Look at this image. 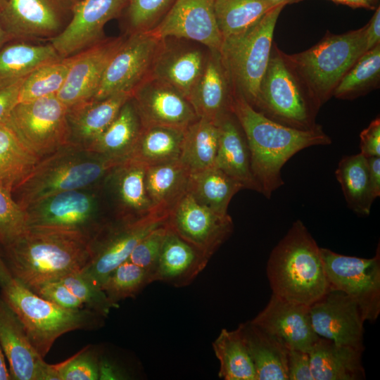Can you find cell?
I'll return each mask as SVG.
<instances>
[{
  "mask_svg": "<svg viewBox=\"0 0 380 380\" xmlns=\"http://www.w3.org/2000/svg\"><path fill=\"white\" fill-rule=\"evenodd\" d=\"M238 327L251 356L257 380H288L289 349L251 320Z\"/></svg>",
  "mask_w": 380,
  "mask_h": 380,
  "instance_id": "f546056e",
  "label": "cell"
},
{
  "mask_svg": "<svg viewBox=\"0 0 380 380\" xmlns=\"http://www.w3.org/2000/svg\"><path fill=\"white\" fill-rule=\"evenodd\" d=\"M367 51L365 25L344 34H328L316 45L298 53L282 54L319 108L340 80Z\"/></svg>",
  "mask_w": 380,
  "mask_h": 380,
  "instance_id": "5b68a950",
  "label": "cell"
},
{
  "mask_svg": "<svg viewBox=\"0 0 380 380\" xmlns=\"http://www.w3.org/2000/svg\"><path fill=\"white\" fill-rule=\"evenodd\" d=\"M0 380H11L9 369L6 363V357L0 345Z\"/></svg>",
  "mask_w": 380,
  "mask_h": 380,
  "instance_id": "91938a15",
  "label": "cell"
},
{
  "mask_svg": "<svg viewBox=\"0 0 380 380\" xmlns=\"http://www.w3.org/2000/svg\"><path fill=\"white\" fill-rule=\"evenodd\" d=\"M210 259L168 225L152 274V282L161 281L179 288L189 286L205 269Z\"/></svg>",
  "mask_w": 380,
  "mask_h": 380,
  "instance_id": "d4e9b609",
  "label": "cell"
},
{
  "mask_svg": "<svg viewBox=\"0 0 380 380\" xmlns=\"http://www.w3.org/2000/svg\"><path fill=\"white\" fill-rule=\"evenodd\" d=\"M267 1L269 3H270L273 6H276L280 4L286 5L289 4L296 3L302 0H267Z\"/></svg>",
  "mask_w": 380,
  "mask_h": 380,
  "instance_id": "6125c7cd",
  "label": "cell"
},
{
  "mask_svg": "<svg viewBox=\"0 0 380 380\" xmlns=\"http://www.w3.org/2000/svg\"><path fill=\"white\" fill-rule=\"evenodd\" d=\"M362 351L319 337L308 352L313 379H364Z\"/></svg>",
  "mask_w": 380,
  "mask_h": 380,
  "instance_id": "f1b7e54d",
  "label": "cell"
},
{
  "mask_svg": "<svg viewBox=\"0 0 380 380\" xmlns=\"http://www.w3.org/2000/svg\"><path fill=\"white\" fill-rule=\"evenodd\" d=\"M336 4H346V0H330Z\"/></svg>",
  "mask_w": 380,
  "mask_h": 380,
  "instance_id": "be15d7a7",
  "label": "cell"
},
{
  "mask_svg": "<svg viewBox=\"0 0 380 380\" xmlns=\"http://www.w3.org/2000/svg\"><path fill=\"white\" fill-rule=\"evenodd\" d=\"M24 210L27 228L77 234L90 241L113 219L102 184L56 193Z\"/></svg>",
  "mask_w": 380,
  "mask_h": 380,
  "instance_id": "52a82bcc",
  "label": "cell"
},
{
  "mask_svg": "<svg viewBox=\"0 0 380 380\" xmlns=\"http://www.w3.org/2000/svg\"><path fill=\"white\" fill-rule=\"evenodd\" d=\"M146 167L127 158L115 165L104 179L102 188L113 219L135 220L158 212L147 194Z\"/></svg>",
  "mask_w": 380,
  "mask_h": 380,
  "instance_id": "d6986e66",
  "label": "cell"
},
{
  "mask_svg": "<svg viewBox=\"0 0 380 380\" xmlns=\"http://www.w3.org/2000/svg\"><path fill=\"white\" fill-rule=\"evenodd\" d=\"M253 108L290 127L309 130L319 125L315 119L319 108L275 44Z\"/></svg>",
  "mask_w": 380,
  "mask_h": 380,
  "instance_id": "9c48e42d",
  "label": "cell"
},
{
  "mask_svg": "<svg viewBox=\"0 0 380 380\" xmlns=\"http://www.w3.org/2000/svg\"><path fill=\"white\" fill-rule=\"evenodd\" d=\"M231 110L245 134L253 177L267 198L284 184L281 169L291 157L306 148L331 143L319 125L309 130L284 125L256 110L235 92Z\"/></svg>",
  "mask_w": 380,
  "mask_h": 380,
  "instance_id": "6da1fadb",
  "label": "cell"
},
{
  "mask_svg": "<svg viewBox=\"0 0 380 380\" xmlns=\"http://www.w3.org/2000/svg\"><path fill=\"white\" fill-rule=\"evenodd\" d=\"M39 160L6 121L0 123V187L12 194Z\"/></svg>",
  "mask_w": 380,
  "mask_h": 380,
  "instance_id": "e575fe53",
  "label": "cell"
},
{
  "mask_svg": "<svg viewBox=\"0 0 380 380\" xmlns=\"http://www.w3.org/2000/svg\"><path fill=\"white\" fill-rule=\"evenodd\" d=\"M142 128L140 118L130 98L110 125L87 149L120 163L129 158Z\"/></svg>",
  "mask_w": 380,
  "mask_h": 380,
  "instance_id": "4dcf8cb0",
  "label": "cell"
},
{
  "mask_svg": "<svg viewBox=\"0 0 380 380\" xmlns=\"http://www.w3.org/2000/svg\"><path fill=\"white\" fill-rule=\"evenodd\" d=\"M13 279V276L0 251V287L6 284Z\"/></svg>",
  "mask_w": 380,
  "mask_h": 380,
  "instance_id": "680465c9",
  "label": "cell"
},
{
  "mask_svg": "<svg viewBox=\"0 0 380 380\" xmlns=\"http://www.w3.org/2000/svg\"><path fill=\"white\" fill-rule=\"evenodd\" d=\"M67 111L53 95L18 103L6 122L41 160L70 144Z\"/></svg>",
  "mask_w": 380,
  "mask_h": 380,
  "instance_id": "30bf717a",
  "label": "cell"
},
{
  "mask_svg": "<svg viewBox=\"0 0 380 380\" xmlns=\"http://www.w3.org/2000/svg\"><path fill=\"white\" fill-rule=\"evenodd\" d=\"M127 379H128L127 374L120 366L101 354L99 363V379L122 380Z\"/></svg>",
  "mask_w": 380,
  "mask_h": 380,
  "instance_id": "db71d44e",
  "label": "cell"
},
{
  "mask_svg": "<svg viewBox=\"0 0 380 380\" xmlns=\"http://www.w3.org/2000/svg\"><path fill=\"white\" fill-rule=\"evenodd\" d=\"M90 241L62 232L27 228L4 246L13 276L32 291L82 270L91 258Z\"/></svg>",
  "mask_w": 380,
  "mask_h": 380,
  "instance_id": "7a4b0ae2",
  "label": "cell"
},
{
  "mask_svg": "<svg viewBox=\"0 0 380 380\" xmlns=\"http://www.w3.org/2000/svg\"><path fill=\"white\" fill-rule=\"evenodd\" d=\"M162 39L150 31L127 34L108 62L93 99L134 90L149 75Z\"/></svg>",
  "mask_w": 380,
  "mask_h": 380,
  "instance_id": "5bb4252c",
  "label": "cell"
},
{
  "mask_svg": "<svg viewBox=\"0 0 380 380\" xmlns=\"http://www.w3.org/2000/svg\"><path fill=\"white\" fill-rule=\"evenodd\" d=\"M233 90L220 51L208 50L204 70L189 101L198 118L217 122L232 111Z\"/></svg>",
  "mask_w": 380,
  "mask_h": 380,
  "instance_id": "484cf974",
  "label": "cell"
},
{
  "mask_svg": "<svg viewBox=\"0 0 380 380\" xmlns=\"http://www.w3.org/2000/svg\"><path fill=\"white\" fill-rule=\"evenodd\" d=\"M190 172L179 160L147 166L146 188L154 209L169 214L188 193Z\"/></svg>",
  "mask_w": 380,
  "mask_h": 380,
  "instance_id": "d6a6232c",
  "label": "cell"
},
{
  "mask_svg": "<svg viewBox=\"0 0 380 380\" xmlns=\"http://www.w3.org/2000/svg\"><path fill=\"white\" fill-rule=\"evenodd\" d=\"M309 308L313 329L319 337L364 350L365 320L353 298L330 289Z\"/></svg>",
  "mask_w": 380,
  "mask_h": 380,
  "instance_id": "ac0fdd59",
  "label": "cell"
},
{
  "mask_svg": "<svg viewBox=\"0 0 380 380\" xmlns=\"http://www.w3.org/2000/svg\"><path fill=\"white\" fill-rule=\"evenodd\" d=\"M379 0H346L347 6L351 8H364L366 9H376Z\"/></svg>",
  "mask_w": 380,
  "mask_h": 380,
  "instance_id": "6f0895ef",
  "label": "cell"
},
{
  "mask_svg": "<svg viewBox=\"0 0 380 380\" xmlns=\"http://www.w3.org/2000/svg\"><path fill=\"white\" fill-rule=\"evenodd\" d=\"M273 7L267 0H215V18L222 38L247 30Z\"/></svg>",
  "mask_w": 380,
  "mask_h": 380,
  "instance_id": "ab89813d",
  "label": "cell"
},
{
  "mask_svg": "<svg viewBox=\"0 0 380 380\" xmlns=\"http://www.w3.org/2000/svg\"><path fill=\"white\" fill-rule=\"evenodd\" d=\"M131 99L143 127L164 126L185 129L198 118L183 94L151 76L134 90Z\"/></svg>",
  "mask_w": 380,
  "mask_h": 380,
  "instance_id": "ffe728a7",
  "label": "cell"
},
{
  "mask_svg": "<svg viewBox=\"0 0 380 380\" xmlns=\"http://www.w3.org/2000/svg\"><path fill=\"white\" fill-rule=\"evenodd\" d=\"M287 368L288 380H314L308 352L289 350Z\"/></svg>",
  "mask_w": 380,
  "mask_h": 380,
  "instance_id": "f907efd6",
  "label": "cell"
},
{
  "mask_svg": "<svg viewBox=\"0 0 380 380\" xmlns=\"http://www.w3.org/2000/svg\"><path fill=\"white\" fill-rule=\"evenodd\" d=\"M34 293L63 308L69 310L84 308L82 301L61 280L46 283Z\"/></svg>",
  "mask_w": 380,
  "mask_h": 380,
  "instance_id": "681fc988",
  "label": "cell"
},
{
  "mask_svg": "<svg viewBox=\"0 0 380 380\" xmlns=\"http://www.w3.org/2000/svg\"><path fill=\"white\" fill-rule=\"evenodd\" d=\"M175 0H126L124 15L127 33L152 30L167 12Z\"/></svg>",
  "mask_w": 380,
  "mask_h": 380,
  "instance_id": "ee69618b",
  "label": "cell"
},
{
  "mask_svg": "<svg viewBox=\"0 0 380 380\" xmlns=\"http://www.w3.org/2000/svg\"><path fill=\"white\" fill-rule=\"evenodd\" d=\"M217 123L219 139L215 166L240 182L243 189L260 193L252 172L247 141L235 115L230 111Z\"/></svg>",
  "mask_w": 380,
  "mask_h": 380,
  "instance_id": "83f0119b",
  "label": "cell"
},
{
  "mask_svg": "<svg viewBox=\"0 0 380 380\" xmlns=\"http://www.w3.org/2000/svg\"><path fill=\"white\" fill-rule=\"evenodd\" d=\"M72 61L73 56L61 58L32 71L21 84L18 103L56 95L65 82Z\"/></svg>",
  "mask_w": 380,
  "mask_h": 380,
  "instance_id": "60d3db41",
  "label": "cell"
},
{
  "mask_svg": "<svg viewBox=\"0 0 380 380\" xmlns=\"http://www.w3.org/2000/svg\"><path fill=\"white\" fill-rule=\"evenodd\" d=\"M320 251L329 288L353 298L365 322H374L380 313L379 247L371 258L341 255L325 248Z\"/></svg>",
  "mask_w": 380,
  "mask_h": 380,
  "instance_id": "7c38bea8",
  "label": "cell"
},
{
  "mask_svg": "<svg viewBox=\"0 0 380 380\" xmlns=\"http://www.w3.org/2000/svg\"><path fill=\"white\" fill-rule=\"evenodd\" d=\"M360 153L365 158L380 156V119L375 118L360 134Z\"/></svg>",
  "mask_w": 380,
  "mask_h": 380,
  "instance_id": "816d5d0a",
  "label": "cell"
},
{
  "mask_svg": "<svg viewBox=\"0 0 380 380\" xmlns=\"http://www.w3.org/2000/svg\"><path fill=\"white\" fill-rule=\"evenodd\" d=\"M0 345L11 379L40 380L46 364L31 343L18 316L0 296Z\"/></svg>",
  "mask_w": 380,
  "mask_h": 380,
  "instance_id": "cb8c5ba5",
  "label": "cell"
},
{
  "mask_svg": "<svg viewBox=\"0 0 380 380\" xmlns=\"http://www.w3.org/2000/svg\"><path fill=\"white\" fill-rule=\"evenodd\" d=\"M151 283V274L146 270L127 260L109 274L101 288L108 299L118 305L120 300L134 298Z\"/></svg>",
  "mask_w": 380,
  "mask_h": 380,
  "instance_id": "7bdbcfd3",
  "label": "cell"
},
{
  "mask_svg": "<svg viewBox=\"0 0 380 380\" xmlns=\"http://www.w3.org/2000/svg\"><path fill=\"white\" fill-rule=\"evenodd\" d=\"M380 78V44L364 53L335 88L333 96L353 99L374 87Z\"/></svg>",
  "mask_w": 380,
  "mask_h": 380,
  "instance_id": "b9f144b4",
  "label": "cell"
},
{
  "mask_svg": "<svg viewBox=\"0 0 380 380\" xmlns=\"http://www.w3.org/2000/svg\"><path fill=\"white\" fill-rule=\"evenodd\" d=\"M125 37L104 38L73 55L67 77L56 94L67 108L94 98L108 62Z\"/></svg>",
  "mask_w": 380,
  "mask_h": 380,
  "instance_id": "44dd1931",
  "label": "cell"
},
{
  "mask_svg": "<svg viewBox=\"0 0 380 380\" xmlns=\"http://www.w3.org/2000/svg\"><path fill=\"white\" fill-rule=\"evenodd\" d=\"M365 38L367 51L374 48L380 44V7L375 10V12L365 25Z\"/></svg>",
  "mask_w": 380,
  "mask_h": 380,
  "instance_id": "11a10c76",
  "label": "cell"
},
{
  "mask_svg": "<svg viewBox=\"0 0 380 380\" xmlns=\"http://www.w3.org/2000/svg\"><path fill=\"white\" fill-rule=\"evenodd\" d=\"M168 215L155 212L135 220H111L91 241V258L81 272L101 287L144 236L167 223Z\"/></svg>",
  "mask_w": 380,
  "mask_h": 380,
  "instance_id": "8fae6325",
  "label": "cell"
},
{
  "mask_svg": "<svg viewBox=\"0 0 380 380\" xmlns=\"http://www.w3.org/2000/svg\"><path fill=\"white\" fill-rule=\"evenodd\" d=\"M1 298L19 318L37 353L44 357L61 335L77 329H93L104 317L87 309L60 307L32 291L13 277L1 287Z\"/></svg>",
  "mask_w": 380,
  "mask_h": 380,
  "instance_id": "8992f818",
  "label": "cell"
},
{
  "mask_svg": "<svg viewBox=\"0 0 380 380\" xmlns=\"http://www.w3.org/2000/svg\"><path fill=\"white\" fill-rule=\"evenodd\" d=\"M119 163L68 144L41 159L11 195L25 209L52 194L102 184Z\"/></svg>",
  "mask_w": 380,
  "mask_h": 380,
  "instance_id": "277c9868",
  "label": "cell"
},
{
  "mask_svg": "<svg viewBox=\"0 0 380 380\" xmlns=\"http://www.w3.org/2000/svg\"><path fill=\"white\" fill-rule=\"evenodd\" d=\"M126 0H80L70 20L50 42L61 58L78 53L103 39L106 24L121 16Z\"/></svg>",
  "mask_w": 380,
  "mask_h": 380,
  "instance_id": "e0dca14e",
  "label": "cell"
},
{
  "mask_svg": "<svg viewBox=\"0 0 380 380\" xmlns=\"http://www.w3.org/2000/svg\"><path fill=\"white\" fill-rule=\"evenodd\" d=\"M23 80L17 83L0 87V123L4 122L13 107L18 102V95Z\"/></svg>",
  "mask_w": 380,
  "mask_h": 380,
  "instance_id": "f5cc1de1",
  "label": "cell"
},
{
  "mask_svg": "<svg viewBox=\"0 0 380 380\" xmlns=\"http://www.w3.org/2000/svg\"><path fill=\"white\" fill-rule=\"evenodd\" d=\"M6 0H0V13L1 10L6 3ZM11 42L7 34L4 30L1 22H0V49L7 44L8 42Z\"/></svg>",
  "mask_w": 380,
  "mask_h": 380,
  "instance_id": "94428289",
  "label": "cell"
},
{
  "mask_svg": "<svg viewBox=\"0 0 380 380\" xmlns=\"http://www.w3.org/2000/svg\"><path fill=\"white\" fill-rule=\"evenodd\" d=\"M167 229V222L149 232L137 243L127 259L146 270L150 273L151 278L156 266Z\"/></svg>",
  "mask_w": 380,
  "mask_h": 380,
  "instance_id": "c3c4849f",
  "label": "cell"
},
{
  "mask_svg": "<svg viewBox=\"0 0 380 380\" xmlns=\"http://www.w3.org/2000/svg\"><path fill=\"white\" fill-rule=\"evenodd\" d=\"M61 58L50 42H9L0 49V87L22 81L39 66Z\"/></svg>",
  "mask_w": 380,
  "mask_h": 380,
  "instance_id": "1f68e13d",
  "label": "cell"
},
{
  "mask_svg": "<svg viewBox=\"0 0 380 380\" xmlns=\"http://www.w3.org/2000/svg\"><path fill=\"white\" fill-rule=\"evenodd\" d=\"M369 179L374 198L380 196V156L366 158Z\"/></svg>",
  "mask_w": 380,
  "mask_h": 380,
  "instance_id": "9f6ffc18",
  "label": "cell"
},
{
  "mask_svg": "<svg viewBox=\"0 0 380 380\" xmlns=\"http://www.w3.org/2000/svg\"><path fill=\"white\" fill-rule=\"evenodd\" d=\"M201 47L162 39L148 76L173 87L187 99L208 58Z\"/></svg>",
  "mask_w": 380,
  "mask_h": 380,
  "instance_id": "603a6c76",
  "label": "cell"
},
{
  "mask_svg": "<svg viewBox=\"0 0 380 380\" xmlns=\"http://www.w3.org/2000/svg\"><path fill=\"white\" fill-rule=\"evenodd\" d=\"M100 355L99 349L89 345L70 358L53 365L58 380L99 379Z\"/></svg>",
  "mask_w": 380,
  "mask_h": 380,
  "instance_id": "bcb514c9",
  "label": "cell"
},
{
  "mask_svg": "<svg viewBox=\"0 0 380 380\" xmlns=\"http://www.w3.org/2000/svg\"><path fill=\"white\" fill-rule=\"evenodd\" d=\"M184 130L164 126L143 127L129 158L146 166L179 160Z\"/></svg>",
  "mask_w": 380,
  "mask_h": 380,
  "instance_id": "836d02e7",
  "label": "cell"
},
{
  "mask_svg": "<svg viewBox=\"0 0 380 380\" xmlns=\"http://www.w3.org/2000/svg\"><path fill=\"white\" fill-rule=\"evenodd\" d=\"M167 224L180 237L209 258L230 236L234 224L228 215H221L199 203L186 193L172 208Z\"/></svg>",
  "mask_w": 380,
  "mask_h": 380,
  "instance_id": "9a60e30c",
  "label": "cell"
},
{
  "mask_svg": "<svg viewBox=\"0 0 380 380\" xmlns=\"http://www.w3.org/2000/svg\"><path fill=\"white\" fill-rule=\"evenodd\" d=\"M61 281L82 301L86 308L104 318L112 308L118 307L108 299L99 286L81 271L70 274Z\"/></svg>",
  "mask_w": 380,
  "mask_h": 380,
  "instance_id": "f6af8a7d",
  "label": "cell"
},
{
  "mask_svg": "<svg viewBox=\"0 0 380 380\" xmlns=\"http://www.w3.org/2000/svg\"><path fill=\"white\" fill-rule=\"evenodd\" d=\"M131 96L129 94L119 93L103 99H91L68 108L69 143L87 149Z\"/></svg>",
  "mask_w": 380,
  "mask_h": 380,
  "instance_id": "4316f807",
  "label": "cell"
},
{
  "mask_svg": "<svg viewBox=\"0 0 380 380\" xmlns=\"http://www.w3.org/2000/svg\"><path fill=\"white\" fill-rule=\"evenodd\" d=\"M73 5L71 0H6L0 22L11 41H49L65 28Z\"/></svg>",
  "mask_w": 380,
  "mask_h": 380,
  "instance_id": "4fadbf2b",
  "label": "cell"
},
{
  "mask_svg": "<svg viewBox=\"0 0 380 380\" xmlns=\"http://www.w3.org/2000/svg\"><path fill=\"white\" fill-rule=\"evenodd\" d=\"M242 184L215 166L190 173L188 193L214 212L227 215L233 196Z\"/></svg>",
  "mask_w": 380,
  "mask_h": 380,
  "instance_id": "d590c367",
  "label": "cell"
},
{
  "mask_svg": "<svg viewBox=\"0 0 380 380\" xmlns=\"http://www.w3.org/2000/svg\"><path fill=\"white\" fill-rule=\"evenodd\" d=\"M74 4L76 3L77 1H80V0H71Z\"/></svg>",
  "mask_w": 380,
  "mask_h": 380,
  "instance_id": "e7e4bbea",
  "label": "cell"
},
{
  "mask_svg": "<svg viewBox=\"0 0 380 380\" xmlns=\"http://www.w3.org/2000/svg\"><path fill=\"white\" fill-rule=\"evenodd\" d=\"M27 229L26 216L11 194L0 187V243L6 246Z\"/></svg>",
  "mask_w": 380,
  "mask_h": 380,
  "instance_id": "7dc6e473",
  "label": "cell"
},
{
  "mask_svg": "<svg viewBox=\"0 0 380 380\" xmlns=\"http://www.w3.org/2000/svg\"><path fill=\"white\" fill-rule=\"evenodd\" d=\"M215 0H175L151 30L160 39L175 38L198 42L220 51L223 41L214 11Z\"/></svg>",
  "mask_w": 380,
  "mask_h": 380,
  "instance_id": "2e32d148",
  "label": "cell"
},
{
  "mask_svg": "<svg viewBox=\"0 0 380 380\" xmlns=\"http://www.w3.org/2000/svg\"><path fill=\"white\" fill-rule=\"evenodd\" d=\"M309 307L272 293L265 308L251 321L289 350L309 352L319 338L313 329Z\"/></svg>",
  "mask_w": 380,
  "mask_h": 380,
  "instance_id": "7402d4cb",
  "label": "cell"
},
{
  "mask_svg": "<svg viewBox=\"0 0 380 380\" xmlns=\"http://www.w3.org/2000/svg\"><path fill=\"white\" fill-rule=\"evenodd\" d=\"M267 274L272 294L308 306L330 289L320 247L300 220L272 251Z\"/></svg>",
  "mask_w": 380,
  "mask_h": 380,
  "instance_id": "3957f363",
  "label": "cell"
},
{
  "mask_svg": "<svg viewBox=\"0 0 380 380\" xmlns=\"http://www.w3.org/2000/svg\"><path fill=\"white\" fill-rule=\"evenodd\" d=\"M220 362L218 376L224 380H257L255 369L239 327L222 329L212 343Z\"/></svg>",
  "mask_w": 380,
  "mask_h": 380,
  "instance_id": "f35d334b",
  "label": "cell"
},
{
  "mask_svg": "<svg viewBox=\"0 0 380 380\" xmlns=\"http://www.w3.org/2000/svg\"><path fill=\"white\" fill-rule=\"evenodd\" d=\"M285 6L273 7L247 30L223 39L220 49L233 92L253 107L270 61L276 23Z\"/></svg>",
  "mask_w": 380,
  "mask_h": 380,
  "instance_id": "ba28073f",
  "label": "cell"
},
{
  "mask_svg": "<svg viewBox=\"0 0 380 380\" xmlns=\"http://www.w3.org/2000/svg\"><path fill=\"white\" fill-rule=\"evenodd\" d=\"M348 206L360 215H368L375 200L373 196L366 158L360 153L344 156L335 171Z\"/></svg>",
  "mask_w": 380,
  "mask_h": 380,
  "instance_id": "74e56055",
  "label": "cell"
},
{
  "mask_svg": "<svg viewBox=\"0 0 380 380\" xmlns=\"http://www.w3.org/2000/svg\"><path fill=\"white\" fill-rule=\"evenodd\" d=\"M218 139L217 123L198 118L184 130L179 160L190 173L215 166Z\"/></svg>",
  "mask_w": 380,
  "mask_h": 380,
  "instance_id": "8d00e7d4",
  "label": "cell"
}]
</instances>
